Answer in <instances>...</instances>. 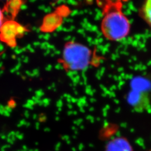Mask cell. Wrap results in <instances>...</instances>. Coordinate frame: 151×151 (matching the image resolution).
I'll return each mask as SVG.
<instances>
[{
	"instance_id": "cell-33",
	"label": "cell",
	"mask_w": 151,
	"mask_h": 151,
	"mask_svg": "<svg viewBox=\"0 0 151 151\" xmlns=\"http://www.w3.org/2000/svg\"><path fill=\"white\" fill-rule=\"evenodd\" d=\"M122 79H123V78H122L120 76H118V81H119V82H120V81H123V80H122Z\"/></svg>"
},
{
	"instance_id": "cell-6",
	"label": "cell",
	"mask_w": 151,
	"mask_h": 151,
	"mask_svg": "<svg viewBox=\"0 0 151 151\" xmlns=\"http://www.w3.org/2000/svg\"><path fill=\"white\" fill-rule=\"evenodd\" d=\"M131 87L133 90L137 91H145L151 89V83L150 81L142 78H135L131 82Z\"/></svg>"
},
{
	"instance_id": "cell-25",
	"label": "cell",
	"mask_w": 151,
	"mask_h": 151,
	"mask_svg": "<svg viewBox=\"0 0 151 151\" xmlns=\"http://www.w3.org/2000/svg\"><path fill=\"white\" fill-rule=\"evenodd\" d=\"M142 71H143V70H147V66H146V65H143V66H142Z\"/></svg>"
},
{
	"instance_id": "cell-1",
	"label": "cell",
	"mask_w": 151,
	"mask_h": 151,
	"mask_svg": "<svg viewBox=\"0 0 151 151\" xmlns=\"http://www.w3.org/2000/svg\"><path fill=\"white\" fill-rule=\"evenodd\" d=\"M122 4L119 1H108L103 13L102 33L106 38L120 42L129 32V20L122 11Z\"/></svg>"
},
{
	"instance_id": "cell-43",
	"label": "cell",
	"mask_w": 151,
	"mask_h": 151,
	"mask_svg": "<svg viewBox=\"0 0 151 151\" xmlns=\"http://www.w3.org/2000/svg\"><path fill=\"white\" fill-rule=\"evenodd\" d=\"M147 111H148L149 113H151V108L150 109L148 110H147Z\"/></svg>"
},
{
	"instance_id": "cell-26",
	"label": "cell",
	"mask_w": 151,
	"mask_h": 151,
	"mask_svg": "<svg viewBox=\"0 0 151 151\" xmlns=\"http://www.w3.org/2000/svg\"><path fill=\"white\" fill-rule=\"evenodd\" d=\"M125 75H126V74H125L124 72H122V73H121V74H120V76H121L123 78H124Z\"/></svg>"
},
{
	"instance_id": "cell-21",
	"label": "cell",
	"mask_w": 151,
	"mask_h": 151,
	"mask_svg": "<svg viewBox=\"0 0 151 151\" xmlns=\"http://www.w3.org/2000/svg\"><path fill=\"white\" fill-rule=\"evenodd\" d=\"M134 70H139V65H135V66L134 67Z\"/></svg>"
},
{
	"instance_id": "cell-41",
	"label": "cell",
	"mask_w": 151,
	"mask_h": 151,
	"mask_svg": "<svg viewBox=\"0 0 151 151\" xmlns=\"http://www.w3.org/2000/svg\"><path fill=\"white\" fill-rule=\"evenodd\" d=\"M147 65H151V60H150L149 62H148V63H147Z\"/></svg>"
},
{
	"instance_id": "cell-10",
	"label": "cell",
	"mask_w": 151,
	"mask_h": 151,
	"mask_svg": "<svg viewBox=\"0 0 151 151\" xmlns=\"http://www.w3.org/2000/svg\"><path fill=\"white\" fill-rule=\"evenodd\" d=\"M124 15L125 16H128V15H130L132 14V11L130 10L129 9H128L125 11H124Z\"/></svg>"
},
{
	"instance_id": "cell-12",
	"label": "cell",
	"mask_w": 151,
	"mask_h": 151,
	"mask_svg": "<svg viewBox=\"0 0 151 151\" xmlns=\"http://www.w3.org/2000/svg\"><path fill=\"white\" fill-rule=\"evenodd\" d=\"M138 40H133V43H132V46L134 47H137L138 45Z\"/></svg>"
},
{
	"instance_id": "cell-35",
	"label": "cell",
	"mask_w": 151,
	"mask_h": 151,
	"mask_svg": "<svg viewBox=\"0 0 151 151\" xmlns=\"http://www.w3.org/2000/svg\"><path fill=\"white\" fill-rule=\"evenodd\" d=\"M110 46V44L108 43L106 44V45H105V47H106V48H109V47Z\"/></svg>"
},
{
	"instance_id": "cell-2",
	"label": "cell",
	"mask_w": 151,
	"mask_h": 151,
	"mask_svg": "<svg viewBox=\"0 0 151 151\" xmlns=\"http://www.w3.org/2000/svg\"><path fill=\"white\" fill-rule=\"evenodd\" d=\"M91 52L87 47L73 42L65 45L62 56V64L67 70H83L90 62Z\"/></svg>"
},
{
	"instance_id": "cell-22",
	"label": "cell",
	"mask_w": 151,
	"mask_h": 151,
	"mask_svg": "<svg viewBox=\"0 0 151 151\" xmlns=\"http://www.w3.org/2000/svg\"><path fill=\"white\" fill-rule=\"evenodd\" d=\"M145 47H146L145 44L142 43L140 45V47H140L142 49H143L145 48Z\"/></svg>"
},
{
	"instance_id": "cell-31",
	"label": "cell",
	"mask_w": 151,
	"mask_h": 151,
	"mask_svg": "<svg viewBox=\"0 0 151 151\" xmlns=\"http://www.w3.org/2000/svg\"><path fill=\"white\" fill-rule=\"evenodd\" d=\"M122 9H127V6L126 5H122Z\"/></svg>"
},
{
	"instance_id": "cell-49",
	"label": "cell",
	"mask_w": 151,
	"mask_h": 151,
	"mask_svg": "<svg viewBox=\"0 0 151 151\" xmlns=\"http://www.w3.org/2000/svg\"><path fill=\"white\" fill-rule=\"evenodd\" d=\"M109 77L110 78V77H112V75H109Z\"/></svg>"
},
{
	"instance_id": "cell-19",
	"label": "cell",
	"mask_w": 151,
	"mask_h": 151,
	"mask_svg": "<svg viewBox=\"0 0 151 151\" xmlns=\"http://www.w3.org/2000/svg\"><path fill=\"white\" fill-rule=\"evenodd\" d=\"M125 81H120V82H119V85H120V86H123V85H124V84H125Z\"/></svg>"
},
{
	"instance_id": "cell-38",
	"label": "cell",
	"mask_w": 151,
	"mask_h": 151,
	"mask_svg": "<svg viewBox=\"0 0 151 151\" xmlns=\"http://www.w3.org/2000/svg\"><path fill=\"white\" fill-rule=\"evenodd\" d=\"M111 88H113V90H116V87L115 86V85H113V86H111Z\"/></svg>"
},
{
	"instance_id": "cell-14",
	"label": "cell",
	"mask_w": 151,
	"mask_h": 151,
	"mask_svg": "<svg viewBox=\"0 0 151 151\" xmlns=\"http://www.w3.org/2000/svg\"><path fill=\"white\" fill-rule=\"evenodd\" d=\"M134 38H135V40H137L139 41L140 39H141L140 34H135L134 35Z\"/></svg>"
},
{
	"instance_id": "cell-15",
	"label": "cell",
	"mask_w": 151,
	"mask_h": 151,
	"mask_svg": "<svg viewBox=\"0 0 151 151\" xmlns=\"http://www.w3.org/2000/svg\"><path fill=\"white\" fill-rule=\"evenodd\" d=\"M120 53L121 54H123V55H129V53H128V52H127V51H124V50H123V51H121L120 52Z\"/></svg>"
},
{
	"instance_id": "cell-9",
	"label": "cell",
	"mask_w": 151,
	"mask_h": 151,
	"mask_svg": "<svg viewBox=\"0 0 151 151\" xmlns=\"http://www.w3.org/2000/svg\"><path fill=\"white\" fill-rule=\"evenodd\" d=\"M4 12L0 9V27L4 22Z\"/></svg>"
},
{
	"instance_id": "cell-8",
	"label": "cell",
	"mask_w": 151,
	"mask_h": 151,
	"mask_svg": "<svg viewBox=\"0 0 151 151\" xmlns=\"http://www.w3.org/2000/svg\"><path fill=\"white\" fill-rule=\"evenodd\" d=\"M143 16L151 26V0L146 1L142 9Z\"/></svg>"
},
{
	"instance_id": "cell-29",
	"label": "cell",
	"mask_w": 151,
	"mask_h": 151,
	"mask_svg": "<svg viewBox=\"0 0 151 151\" xmlns=\"http://www.w3.org/2000/svg\"><path fill=\"white\" fill-rule=\"evenodd\" d=\"M133 78V75H132V74L129 75V80H132Z\"/></svg>"
},
{
	"instance_id": "cell-5",
	"label": "cell",
	"mask_w": 151,
	"mask_h": 151,
	"mask_svg": "<svg viewBox=\"0 0 151 151\" xmlns=\"http://www.w3.org/2000/svg\"><path fill=\"white\" fill-rule=\"evenodd\" d=\"M143 98V95L140 92L134 90L131 91L128 95V103L131 105L135 107L134 110L135 111L138 113H142L143 111V110L141 109L140 106V103L142 101Z\"/></svg>"
},
{
	"instance_id": "cell-42",
	"label": "cell",
	"mask_w": 151,
	"mask_h": 151,
	"mask_svg": "<svg viewBox=\"0 0 151 151\" xmlns=\"http://www.w3.org/2000/svg\"><path fill=\"white\" fill-rule=\"evenodd\" d=\"M129 68L130 69V70H133L134 69V67H133V66H129Z\"/></svg>"
},
{
	"instance_id": "cell-36",
	"label": "cell",
	"mask_w": 151,
	"mask_h": 151,
	"mask_svg": "<svg viewBox=\"0 0 151 151\" xmlns=\"http://www.w3.org/2000/svg\"><path fill=\"white\" fill-rule=\"evenodd\" d=\"M134 22V20L133 19H130V20H129V22L130 24H132L133 22Z\"/></svg>"
},
{
	"instance_id": "cell-47",
	"label": "cell",
	"mask_w": 151,
	"mask_h": 151,
	"mask_svg": "<svg viewBox=\"0 0 151 151\" xmlns=\"http://www.w3.org/2000/svg\"><path fill=\"white\" fill-rule=\"evenodd\" d=\"M128 62H129V63H132V60H128Z\"/></svg>"
},
{
	"instance_id": "cell-44",
	"label": "cell",
	"mask_w": 151,
	"mask_h": 151,
	"mask_svg": "<svg viewBox=\"0 0 151 151\" xmlns=\"http://www.w3.org/2000/svg\"><path fill=\"white\" fill-rule=\"evenodd\" d=\"M141 49H142L140 48V47H138V48H137V50H138V51H140Z\"/></svg>"
},
{
	"instance_id": "cell-48",
	"label": "cell",
	"mask_w": 151,
	"mask_h": 151,
	"mask_svg": "<svg viewBox=\"0 0 151 151\" xmlns=\"http://www.w3.org/2000/svg\"><path fill=\"white\" fill-rule=\"evenodd\" d=\"M111 68H114V65H111Z\"/></svg>"
},
{
	"instance_id": "cell-3",
	"label": "cell",
	"mask_w": 151,
	"mask_h": 151,
	"mask_svg": "<svg viewBox=\"0 0 151 151\" xmlns=\"http://www.w3.org/2000/svg\"><path fill=\"white\" fill-rule=\"evenodd\" d=\"M26 28L13 20L4 22L0 27V40L11 47L16 45V39L26 32Z\"/></svg>"
},
{
	"instance_id": "cell-20",
	"label": "cell",
	"mask_w": 151,
	"mask_h": 151,
	"mask_svg": "<svg viewBox=\"0 0 151 151\" xmlns=\"http://www.w3.org/2000/svg\"><path fill=\"white\" fill-rule=\"evenodd\" d=\"M111 59L113 60H116V57L115 54H112V55H111Z\"/></svg>"
},
{
	"instance_id": "cell-4",
	"label": "cell",
	"mask_w": 151,
	"mask_h": 151,
	"mask_svg": "<svg viewBox=\"0 0 151 151\" xmlns=\"http://www.w3.org/2000/svg\"><path fill=\"white\" fill-rule=\"evenodd\" d=\"M62 16L59 13H53L45 16L41 29L44 32H50L60 27Z\"/></svg>"
},
{
	"instance_id": "cell-11",
	"label": "cell",
	"mask_w": 151,
	"mask_h": 151,
	"mask_svg": "<svg viewBox=\"0 0 151 151\" xmlns=\"http://www.w3.org/2000/svg\"><path fill=\"white\" fill-rule=\"evenodd\" d=\"M127 42H128V45H132V43L133 42V39L131 37H129L127 39Z\"/></svg>"
},
{
	"instance_id": "cell-16",
	"label": "cell",
	"mask_w": 151,
	"mask_h": 151,
	"mask_svg": "<svg viewBox=\"0 0 151 151\" xmlns=\"http://www.w3.org/2000/svg\"><path fill=\"white\" fill-rule=\"evenodd\" d=\"M109 96H110V97H115L116 96V95H115V93L113 91L111 92V93H110V95Z\"/></svg>"
},
{
	"instance_id": "cell-24",
	"label": "cell",
	"mask_w": 151,
	"mask_h": 151,
	"mask_svg": "<svg viewBox=\"0 0 151 151\" xmlns=\"http://www.w3.org/2000/svg\"><path fill=\"white\" fill-rule=\"evenodd\" d=\"M114 79L115 81H118V76H113Z\"/></svg>"
},
{
	"instance_id": "cell-50",
	"label": "cell",
	"mask_w": 151,
	"mask_h": 151,
	"mask_svg": "<svg viewBox=\"0 0 151 151\" xmlns=\"http://www.w3.org/2000/svg\"><path fill=\"white\" fill-rule=\"evenodd\" d=\"M151 151V150H150V151Z\"/></svg>"
},
{
	"instance_id": "cell-46",
	"label": "cell",
	"mask_w": 151,
	"mask_h": 151,
	"mask_svg": "<svg viewBox=\"0 0 151 151\" xmlns=\"http://www.w3.org/2000/svg\"><path fill=\"white\" fill-rule=\"evenodd\" d=\"M143 51H144V52H147V49H146V48H144V49H143Z\"/></svg>"
},
{
	"instance_id": "cell-37",
	"label": "cell",
	"mask_w": 151,
	"mask_h": 151,
	"mask_svg": "<svg viewBox=\"0 0 151 151\" xmlns=\"http://www.w3.org/2000/svg\"><path fill=\"white\" fill-rule=\"evenodd\" d=\"M115 55H116V58H120V55H119V53H116Z\"/></svg>"
},
{
	"instance_id": "cell-7",
	"label": "cell",
	"mask_w": 151,
	"mask_h": 151,
	"mask_svg": "<svg viewBox=\"0 0 151 151\" xmlns=\"http://www.w3.org/2000/svg\"><path fill=\"white\" fill-rule=\"evenodd\" d=\"M22 5V2L21 1H11L7 2L5 10L11 16L15 17Z\"/></svg>"
},
{
	"instance_id": "cell-40",
	"label": "cell",
	"mask_w": 151,
	"mask_h": 151,
	"mask_svg": "<svg viewBox=\"0 0 151 151\" xmlns=\"http://www.w3.org/2000/svg\"><path fill=\"white\" fill-rule=\"evenodd\" d=\"M142 75H143V76H145L147 75V72H145H145H143V74H142Z\"/></svg>"
},
{
	"instance_id": "cell-34",
	"label": "cell",
	"mask_w": 151,
	"mask_h": 151,
	"mask_svg": "<svg viewBox=\"0 0 151 151\" xmlns=\"http://www.w3.org/2000/svg\"><path fill=\"white\" fill-rule=\"evenodd\" d=\"M142 40H143V41H142L143 43L146 44V42H147V39H146V38H145V39H143Z\"/></svg>"
},
{
	"instance_id": "cell-18",
	"label": "cell",
	"mask_w": 151,
	"mask_h": 151,
	"mask_svg": "<svg viewBox=\"0 0 151 151\" xmlns=\"http://www.w3.org/2000/svg\"><path fill=\"white\" fill-rule=\"evenodd\" d=\"M123 70H124V68L123 67H119V68L118 69V71L119 72H121V73L123 72Z\"/></svg>"
},
{
	"instance_id": "cell-17",
	"label": "cell",
	"mask_w": 151,
	"mask_h": 151,
	"mask_svg": "<svg viewBox=\"0 0 151 151\" xmlns=\"http://www.w3.org/2000/svg\"><path fill=\"white\" fill-rule=\"evenodd\" d=\"M105 69L104 67H103V68H101V70H100V76L103 75V74H104V72H105Z\"/></svg>"
},
{
	"instance_id": "cell-13",
	"label": "cell",
	"mask_w": 151,
	"mask_h": 151,
	"mask_svg": "<svg viewBox=\"0 0 151 151\" xmlns=\"http://www.w3.org/2000/svg\"><path fill=\"white\" fill-rule=\"evenodd\" d=\"M129 9L131 11H134V12H137V11H138V10L137 9V8L135 7L134 6H130V7H129Z\"/></svg>"
},
{
	"instance_id": "cell-39",
	"label": "cell",
	"mask_w": 151,
	"mask_h": 151,
	"mask_svg": "<svg viewBox=\"0 0 151 151\" xmlns=\"http://www.w3.org/2000/svg\"><path fill=\"white\" fill-rule=\"evenodd\" d=\"M149 34V30L147 29L146 30V32H145V34Z\"/></svg>"
},
{
	"instance_id": "cell-23",
	"label": "cell",
	"mask_w": 151,
	"mask_h": 151,
	"mask_svg": "<svg viewBox=\"0 0 151 151\" xmlns=\"http://www.w3.org/2000/svg\"><path fill=\"white\" fill-rule=\"evenodd\" d=\"M128 7H129L130 6H134V5H133V2H132V1L129 2V3H128Z\"/></svg>"
},
{
	"instance_id": "cell-28",
	"label": "cell",
	"mask_w": 151,
	"mask_h": 151,
	"mask_svg": "<svg viewBox=\"0 0 151 151\" xmlns=\"http://www.w3.org/2000/svg\"><path fill=\"white\" fill-rule=\"evenodd\" d=\"M125 80H129V75L128 74H126L125 76V78H124Z\"/></svg>"
},
{
	"instance_id": "cell-30",
	"label": "cell",
	"mask_w": 151,
	"mask_h": 151,
	"mask_svg": "<svg viewBox=\"0 0 151 151\" xmlns=\"http://www.w3.org/2000/svg\"><path fill=\"white\" fill-rule=\"evenodd\" d=\"M103 42V38H100L99 39V43H101L102 42Z\"/></svg>"
},
{
	"instance_id": "cell-32",
	"label": "cell",
	"mask_w": 151,
	"mask_h": 151,
	"mask_svg": "<svg viewBox=\"0 0 151 151\" xmlns=\"http://www.w3.org/2000/svg\"><path fill=\"white\" fill-rule=\"evenodd\" d=\"M132 58V60H134V61H136V60H137V57H135V56H133Z\"/></svg>"
},
{
	"instance_id": "cell-45",
	"label": "cell",
	"mask_w": 151,
	"mask_h": 151,
	"mask_svg": "<svg viewBox=\"0 0 151 151\" xmlns=\"http://www.w3.org/2000/svg\"><path fill=\"white\" fill-rule=\"evenodd\" d=\"M118 87L119 90H121V89H122V86H120V85H118Z\"/></svg>"
},
{
	"instance_id": "cell-27",
	"label": "cell",
	"mask_w": 151,
	"mask_h": 151,
	"mask_svg": "<svg viewBox=\"0 0 151 151\" xmlns=\"http://www.w3.org/2000/svg\"><path fill=\"white\" fill-rule=\"evenodd\" d=\"M114 102L116 103V104H118L120 103V101H119V100H118V99H114Z\"/></svg>"
}]
</instances>
